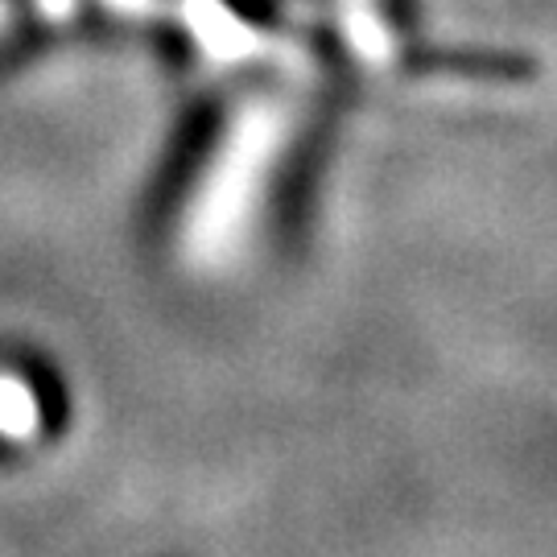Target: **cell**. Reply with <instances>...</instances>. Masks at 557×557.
Wrapping results in <instances>:
<instances>
[{
	"mask_svg": "<svg viewBox=\"0 0 557 557\" xmlns=\"http://www.w3.org/2000/svg\"><path fill=\"white\" fill-rule=\"evenodd\" d=\"M281 137V116L269 112L264 103L248 108L232 124V133L223 140L220 158L207 165L199 195L190 199L186 223H182V248L199 264L223 260L239 227L248 223L257 186L264 178V165L273 161Z\"/></svg>",
	"mask_w": 557,
	"mask_h": 557,
	"instance_id": "obj_1",
	"label": "cell"
},
{
	"mask_svg": "<svg viewBox=\"0 0 557 557\" xmlns=\"http://www.w3.org/2000/svg\"><path fill=\"white\" fill-rule=\"evenodd\" d=\"M186 25L202 50L220 62H239L264 46L257 29H248L232 9H223V0H186Z\"/></svg>",
	"mask_w": 557,
	"mask_h": 557,
	"instance_id": "obj_2",
	"label": "cell"
},
{
	"mask_svg": "<svg viewBox=\"0 0 557 557\" xmlns=\"http://www.w3.org/2000/svg\"><path fill=\"white\" fill-rule=\"evenodd\" d=\"M41 425H46V409L34 380L13 368H0V438L13 446H29L38 442Z\"/></svg>",
	"mask_w": 557,
	"mask_h": 557,
	"instance_id": "obj_3",
	"label": "cell"
},
{
	"mask_svg": "<svg viewBox=\"0 0 557 557\" xmlns=\"http://www.w3.org/2000/svg\"><path fill=\"white\" fill-rule=\"evenodd\" d=\"M338 4V21H343V34L351 41L359 59L368 66H384L393 62L397 46H393V34L384 25V13H380V0H335Z\"/></svg>",
	"mask_w": 557,
	"mask_h": 557,
	"instance_id": "obj_4",
	"label": "cell"
},
{
	"mask_svg": "<svg viewBox=\"0 0 557 557\" xmlns=\"http://www.w3.org/2000/svg\"><path fill=\"white\" fill-rule=\"evenodd\" d=\"M112 9H120V13H158L161 0H108Z\"/></svg>",
	"mask_w": 557,
	"mask_h": 557,
	"instance_id": "obj_5",
	"label": "cell"
},
{
	"mask_svg": "<svg viewBox=\"0 0 557 557\" xmlns=\"http://www.w3.org/2000/svg\"><path fill=\"white\" fill-rule=\"evenodd\" d=\"M46 4V13L50 17H62V13H71V0H41Z\"/></svg>",
	"mask_w": 557,
	"mask_h": 557,
	"instance_id": "obj_6",
	"label": "cell"
}]
</instances>
